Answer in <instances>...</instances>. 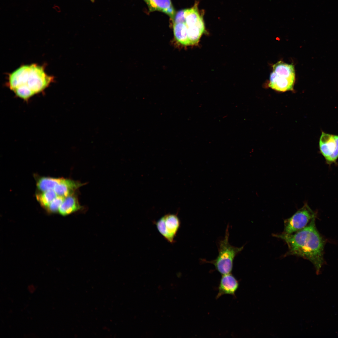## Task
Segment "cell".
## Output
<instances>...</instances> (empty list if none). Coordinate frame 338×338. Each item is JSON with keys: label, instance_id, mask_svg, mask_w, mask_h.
Masks as SVG:
<instances>
[{"label": "cell", "instance_id": "5b68a950", "mask_svg": "<svg viewBox=\"0 0 338 338\" xmlns=\"http://www.w3.org/2000/svg\"><path fill=\"white\" fill-rule=\"evenodd\" d=\"M319 146L320 153L328 164L336 163L338 158V135L322 131Z\"/></svg>", "mask_w": 338, "mask_h": 338}, {"label": "cell", "instance_id": "3957f363", "mask_svg": "<svg viewBox=\"0 0 338 338\" xmlns=\"http://www.w3.org/2000/svg\"><path fill=\"white\" fill-rule=\"evenodd\" d=\"M229 233L228 226L224 238L218 243V254L217 258L210 261H207L214 265L216 269L221 274L230 273L233 265V261L236 256L242 251L244 246L237 247L230 244Z\"/></svg>", "mask_w": 338, "mask_h": 338}, {"label": "cell", "instance_id": "277c9868", "mask_svg": "<svg viewBox=\"0 0 338 338\" xmlns=\"http://www.w3.org/2000/svg\"><path fill=\"white\" fill-rule=\"evenodd\" d=\"M316 216V213L305 202L292 216L284 220L283 233L291 234L299 231L307 226Z\"/></svg>", "mask_w": 338, "mask_h": 338}, {"label": "cell", "instance_id": "8992f818", "mask_svg": "<svg viewBox=\"0 0 338 338\" xmlns=\"http://www.w3.org/2000/svg\"><path fill=\"white\" fill-rule=\"evenodd\" d=\"M156 228L160 233L168 242L173 243L181 224L177 215L167 214L155 222Z\"/></svg>", "mask_w": 338, "mask_h": 338}, {"label": "cell", "instance_id": "4fadbf2b", "mask_svg": "<svg viewBox=\"0 0 338 338\" xmlns=\"http://www.w3.org/2000/svg\"><path fill=\"white\" fill-rule=\"evenodd\" d=\"M57 197L54 190H50L37 194L36 198L41 205L46 208L52 201Z\"/></svg>", "mask_w": 338, "mask_h": 338}, {"label": "cell", "instance_id": "7a4b0ae2", "mask_svg": "<svg viewBox=\"0 0 338 338\" xmlns=\"http://www.w3.org/2000/svg\"><path fill=\"white\" fill-rule=\"evenodd\" d=\"M53 79L42 66L34 64L21 66L10 73L8 85L17 96L27 100L44 90Z\"/></svg>", "mask_w": 338, "mask_h": 338}, {"label": "cell", "instance_id": "7c38bea8", "mask_svg": "<svg viewBox=\"0 0 338 338\" xmlns=\"http://www.w3.org/2000/svg\"><path fill=\"white\" fill-rule=\"evenodd\" d=\"M61 178L42 177L38 180L37 186L38 189L43 192L53 190L59 183Z\"/></svg>", "mask_w": 338, "mask_h": 338}, {"label": "cell", "instance_id": "9c48e42d", "mask_svg": "<svg viewBox=\"0 0 338 338\" xmlns=\"http://www.w3.org/2000/svg\"><path fill=\"white\" fill-rule=\"evenodd\" d=\"M150 12L158 11L168 15L172 20L176 14L171 0H143Z\"/></svg>", "mask_w": 338, "mask_h": 338}, {"label": "cell", "instance_id": "ba28073f", "mask_svg": "<svg viewBox=\"0 0 338 338\" xmlns=\"http://www.w3.org/2000/svg\"><path fill=\"white\" fill-rule=\"evenodd\" d=\"M239 285L238 280L231 274L223 275L218 287V292L216 298L218 299L224 294L235 296V292Z\"/></svg>", "mask_w": 338, "mask_h": 338}, {"label": "cell", "instance_id": "30bf717a", "mask_svg": "<svg viewBox=\"0 0 338 338\" xmlns=\"http://www.w3.org/2000/svg\"><path fill=\"white\" fill-rule=\"evenodd\" d=\"M83 185V183L78 181L62 178L54 190L58 196L65 198L74 194L76 190Z\"/></svg>", "mask_w": 338, "mask_h": 338}, {"label": "cell", "instance_id": "6da1fadb", "mask_svg": "<svg viewBox=\"0 0 338 338\" xmlns=\"http://www.w3.org/2000/svg\"><path fill=\"white\" fill-rule=\"evenodd\" d=\"M315 218L303 229L291 234L284 233L273 236L284 241L288 247L285 256L295 255L309 260L319 274L324 263L325 242L318 231Z\"/></svg>", "mask_w": 338, "mask_h": 338}, {"label": "cell", "instance_id": "5bb4252c", "mask_svg": "<svg viewBox=\"0 0 338 338\" xmlns=\"http://www.w3.org/2000/svg\"><path fill=\"white\" fill-rule=\"evenodd\" d=\"M64 198L58 196L46 207L50 213H56L58 211L62 203Z\"/></svg>", "mask_w": 338, "mask_h": 338}, {"label": "cell", "instance_id": "8fae6325", "mask_svg": "<svg viewBox=\"0 0 338 338\" xmlns=\"http://www.w3.org/2000/svg\"><path fill=\"white\" fill-rule=\"evenodd\" d=\"M81 208L78 198L73 194L64 198L59 212L61 215L66 216L79 210Z\"/></svg>", "mask_w": 338, "mask_h": 338}, {"label": "cell", "instance_id": "9a60e30c", "mask_svg": "<svg viewBox=\"0 0 338 338\" xmlns=\"http://www.w3.org/2000/svg\"><path fill=\"white\" fill-rule=\"evenodd\" d=\"M92 2L94 3L95 2V0H90Z\"/></svg>", "mask_w": 338, "mask_h": 338}, {"label": "cell", "instance_id": "52a82bcc", "mask_svg": "<svg viewBox=\"0 0 338 338\" xmlns=\"http://www.w3.org/2000/svg\"><path fill=\"white\" fill-rule=\"evenodd\" d=\"M295 79L283 74H277L272 71L270 74L269 87L280 92L292 90Z\"/></svg>", "mask_w": 338, "mask_h": 338}]
</instances>
